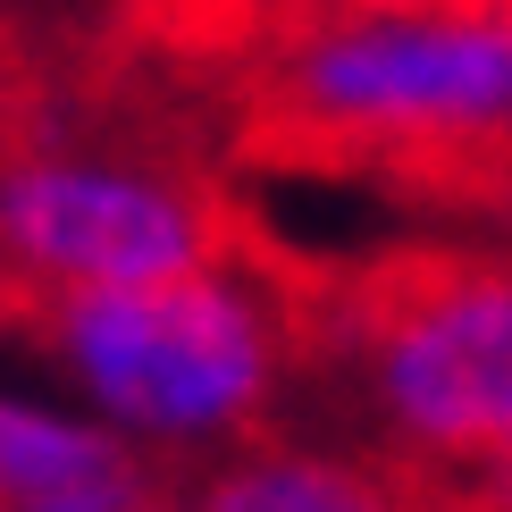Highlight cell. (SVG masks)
Here are the masks:
<instances>
[{
	"mask_svg": "<svg viewBox=\"0 0 512 512\" xmlns=\"http://www.w3.org/2000/svg\"><path fill=\"white\" fill-rule=\"evenodd\" d=\"M152 42L219 93L252 168L462 219L512 143V0H168Z\"/></svg>",
	"mask_w": 512,
	"mask_h": 512,
	"instance_id": "obj_1",
	"label": "cell"
},
{
	"mask_svg": "<svg viewBox=\"0 0 512 512\" xmlns=\"http://www.w3.org/2000/svg\"><path fill=\"white\" fill-rule=\"evenodd\" d=\"M294 345L353 378L378 454L412 471H512V261L387 244L294 269Z\"/></svg>",
	"mask_w": 512,
	"mask_h": 512,
	"instance_id": "obj_2",
	"label": "cell"
},
{
	"mask_svg": "<svg viewBox=\"0 0 512 512\" xmlns=\"http://www.w3.org/2000/svg\"><path fill=\"white\" fill-rule=\"evenodd\" d=\"M294 269L303 261L269 244L261 261L210 269V277L42 294L34 336L126 437H152V445L252 437L286 387V370H303Z\"/></svg>",
	"mask_w": 512,
	"mask_h": 512,
	"instance_id": "obj_3",
	"label": "cell"
},
{
	"mask_svg": "<svg viewBox=\"0 0 512 512\" xmlns=\"http://www.w3.org/2000/svg\"><path fill=\"white\" fill-rule=\"evenodd\" d=\"M269 227L194 152L160 143H34L0 160V269L34 294H110L244 269Z\"/></svg>",
	"mask_w": 512,
	"mask_h": 512,
	"instance_id": "obj_4",
	"label": "cell"
},
{
	"mask_svg": "<svg viewBox=\"0 0 512 512\" xmlns=\"http://www.w3.org/2000/svg\"><path fill=\"white\" fill-rule=\"evenodd\" d=\"M0 504L9 512H152L160 471L135 437L0 395Z\"/></svg>",
	"mask_w": 512,
	"mask_h": 512,
	"instance_id": "obj_5",
	"label": "cell"
},
{
	"mask_svg": "<svg viewBox=\"0 0 512 512\" xmlns=\"http://www.w3.org/2000/svg\"><path fill=\"white\" fill-rule=\"evenodd\" d=\"M194 512H454L437 471L387 454H319V445L252 437L194 487Z\"/></svg>",
	"mask_w": 512,
	"mask_h": 512,
	"instance_id": "obj_6",
	"label": "cell"
},
{
	"mask_svg": "<svg viewBox=\"0 0 512 512\" xmlns=\"http://www.w3.org/2000/svg\"><path fill=\"white\" fill-rule=\"evenodd\" d=\"M462 219L487 227V236L504 244V261H512V143L479 168V185H471V202H462Z\"/></svg>",
	"mask_w": 512,
	"mask_h": 512,
	"instance_id": "obj_7",
	"label": "cell"
},
{
	"mask_svg": "<svg viewBox=\"0 0 512 512\" xmlns=\"http://www.w3.org/2000/svg\"><path fill=\"white\" fill-rule=\"evenodd\" d=\"M0 512H9V504H0Z\"/></svg>",
	"mask_w": 512,
	"mask_h": 512,
	"instance_id": "obj_8",
	"label": "cell"
}]
</instances>
